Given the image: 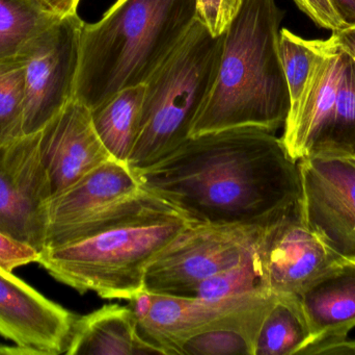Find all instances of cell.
<instances>
[{
	"label": "cell",
	"instance_id": "6da1fadb",
	"mask_svg": "<svg viewBox=\"0 0 355 355\" xmlns=\"http://www.w3.org/2000/svg\"><path fill=\"white\" fill-rule=\"evenodd\" d=\"M137 173L191 224L267 226L302 201L300 162L257 127L190 137Z\"/></svg>",
	"mask_w": 355,
	"mask_h": 355
},
{
	"label": "cell",
	"instance_id": "7a4b0ae2",
	"mask_svg": "<svg viewBox=\"0 0 355 355\" xmlns=\"http://www.w3.org/2000/svg\"><path fill=\"white\" fill-rule=\"evenodd\" d=\"M190 224L144 189L85 223L67 245L40 252L37 263L79 293L130 300L145 290L150 263Z\"/></svg>",
	"mask_w": 355,
	"mask_h": 355
},
{
	"label": "cell",
	"instance_id": "3957f363",
	"mask_svg": "<svg viewBox=\"0 0 355 355\" xmlns=\"http://www.w3.org/2000/svg\"><path fill=\"white\" fill-rule=\"evenodd\" d=\"M198 19L196 0H116L81 31L73 99L94 110L143 85Z\"/></svg>",
	"mask_w": 355,
	"mask_h": 355
},
{
	"label": "cell",
	"instance_id": "277c9868",
	"mask_svg": "<svg viewBox=\"0 0 355 355\" xmlns=\"http://www.w3.org/2000/svg\"><path fill=\"white\" fill-rule=\"evenodd\" d=\"M284 16L275 0H242L225 31L216 81L191 137L236 127L275 133L285 124L290 96L279 53Z\"/></svg>",
	"mask_w": 355,
	"mask_h": 355
},
{
	"label": "cell",
	"instance_id": "5b68a950",
	"mask_svg": "<svg viewBox=\"0 0 355 355\" xmlns=\"http://www.w3.org/2000/svg\"><path fill=\"white\" fill-rule=\"evenodd\" d=\"M225 33L214 37L196 19L176 49L146 83L139 135L129 158L141 170L191 137L216 81Z\"/></svg>",
	"mask_w": 355,
	"mask_h": 355
},
{
	"label": "cell",
	"instance_id": "8992f818",
	"mask_svg": "<svg viewBox=\"0 0 355 355\" xmlns=\"http://www.w3.org/2000/svg\"><path fill=\"white\" fill-rule=\"evenodd\" d=\"M265 226L190 224L150 263L145 289L193 297L196 288L250 258Z\"/></svg>",
	"mask_w": 355,
	"mask_h": 355
},
{
	"label": "cell",
	"instance_id": "52a82bcc",
	"mask_svg": "<svg viewBox=\"0 0 355 355\" xmlns=\"http://www.w3.org/2000/svg\"><path fill=\"white\" fill-rule=\"evenodd\" d=\"M83 25L77 13L60 17L20 56L25 66V135L39 133L73 99Z\"/></svg>",
	"mask_w": 355,
	"mask_h": 355
},
{
	"label": "cell",
	"instance_id": "ba28073f",
	"mask_svg": "<svg viewBox=\"0 0 355 355\" xmlns=\"http://www.w3.org/2000/svg\"><path fill=\"white\" fill-rule=\"evenodd\" d=\"M275 294H248L223 299L152 293L149 314L139 321L141 335L166 354H177V346L202 331L221 327L260 329Z\"/></svg>",
	"mask_w": 355,
	"mask_h": 355
},
{
	"label": "cell",
	"instance_id": "9c48e42d",
	"mask_svg": "<svg viewBox=\"0 0 355 355\" xmlns=\"http://www.w3.org/2000/svg\"><path fill=\"white\" fill-rule=\"evenodd\" d=\"M300 171L304 222L329 249L355 261V158H304Z\"/></svg>",
	"mask_w": 355,
	"mask_h": 355
},
{
	"label": "cell",
	"instance_id": "30bf717a",
	"mask_svg": "<svg viewBox=\"0 0 355 355\" xmlns=\"http://www.w3.org/2000/svg\"><path fill=\"white\" fill-rule=\"evenodd\" d=\"M39 139L40 131L0 145V231L41 252L51 191Z\"/></svg>",
	"mask_w": 355,
	"mask_h": 355
},
{
	"label": "cell",
	"instance_id": "8fae6325",
	"mask_svg": "<svg viewBox=\"0 0 355 355\" xmlns=\"http://www.w3.org/2000/svg\"><path fill=\"white\" fill-rule=\"evenodd\" d=\"M257 251L267 286L275 295H297L311 281L345 260L309 229L302 201L263 229Z\"/></svg>",
	"mask_w": 355,
	"mask_h": 355
},
{
	"label": "cell",
	"instance_id": "7c38bea8",
	"mask_svg": "<svg viewBox=\"0 0 355 355\" xmlns=\"http://www.w3.org/2000/svg\"><path fill=\"white\" fill-rule=\"evenodd\" d=\"M143 191L139 174L128 164L105 160L48 200L44 249L66 245L85 223Z\"/></svg>",
	"mask_w": 355,
	"mask_h": 355
},
{
	"label": "cell",
	"instance_id": "4fadbf2b",
	"mask_svg": "<svg viewBox=\"0 0 355 355\" xmlns=\"http://www.w3.org/2000/svg\"><path fill=\"white\" fill-rule=\"evenodd\" d=\"M77 316L0 268V336L37 355L66 354Z\"/></svg>",
	"mask_w": 355,
	"mask_h": 355
},
{
	"label": "cell",
	"instance_id": "5bb4252c",
	"mask_svg": "<svg viewBox=\"0 0 355 355\" xmlns=\"http://www.w3.org/2000/svg\"><path fill=\"white\" fill-rule=\"evenodd\" d=\"M345 52L321 40L302 95L290 106L282 141L294 160L321 156L335 112Z\"/></svg>",
	"mask_w": 355,
	"mask_h": 355
},
{
	"label": "cell",
	"instance_id": "9a60e30c",
	"mask_svg": "<svg viewBox=\"0 0 355 355\" xmlns=\"http://www.w3.org/2000/svg\"><path fill=\"white\" fill-rule=\"evenodd\" d=\"M39 147L51 198L112 158L94 127L91 110L75 99L40 131Z\"/></svg>",
	"mask_w": 355,
	"mask_h": 355
},
{
	"label": "cell",
	"instance_id": "2e32d148",
	"mask_svg": "<svg viewBox=\"0 0 355 355\" xmlns=\"http://www.w3.org/2000/svg\"><path fill=\"white\" fill-rule=\"evenodd\" d=\"M295 296L312 331V341L348 336L355 327V261H342Z\"/></svg>",
	"mask_w": 355,
	"mask_h": 355
},
{
	"label": "cell",
	"instance_id": "e0dca14e",
	"mask_svg": "<svg viewBox=\"0 0 355 355\" xmlns=\"http://www.w3.org/2000/svg\"><path fill=\"white\" fill-rule=\"evenodd\" d=\"M67 355L166 354L146 339L130 306L108 304L77 317Z\"/></svg>",
	"mask_w": 355,
	"mask_h": 355
},
{
	"label": "cell",
	"instance_id": "ac0fdd59",
	"mask_svg": "<svg viewBox=\"0 0 355 355\" xmlns=\"http://www.w3.org/2000/svg\"><path fill=\"white\" fill-rule=\"evenodd\" d=\"M146 83L126 88L91 110L97 135L114 160L128 164L139 135Z\"/></svg>",
	"mask_w": 355,
	"mask_h": 355
},
{
	"label": "cell",
	"instance_id": "d6986e66",
	"mask_svg": "<svg viewBox=\"0 0 355 355\" xmlns=\"http://www.w3.org/2000/svg\"><path fill=\"white\" fill-rule=\"evenodd\" d=\"M313 333L295 295H277L254 340V355H300Z\"/></svg>",
	"mask_w": 355,
	"mask_h": 355
},
{
	"label": "cell",
	"instance_id": "ffe728a7",
	"mask_svg": "<svg viewBox=\"0 0 355 355\" xmlns=\"http://www.w3.org/2000/svg\"><path fill=\"white\" fill-rule=\"evenodd\" d=\"M60 17L44 0H0V62L20 58Z\"/></svg>",
	"mask_w": 355,
	"mask_h": 355
},
{
	"label": "cell",
	"instance_id": "44dd1931",
	"mask_svg": "<svg viewBox=\"0 0 355 355\" xmlns=\"http://www.w3.org/2000/svg\"><path fill=\"white\" fill-rule=\"evenodd\" d=\"M321 156L355 158V60L346 52L333 121Z\"/></svg>",
	"mask_w": 355,
	"mask_h": 355
},
{
	"label": "cell",
	"instance_id": "7402d4cb",
	"mask_svg": "<svg viewBox=\"0 0 355 355\" xmlns=\"http://www.w3.org/2000/svg\"><path fill=\"white\" fill-rule=\"evenodd\" d=\"M25 66L22 58L0 62V145L24 137Z\"/></svg>",
	"mask_w": 355,
	"mask_h": 355
},
{
	"label": "cell",
	"instance_id": "603a6c76",
	"mask_svg": "<svg viewBox=\"0 0 355 355\" xmlns=\"http://www.w3.org/2000/svg\"><path fill=\"white\" fill-rule=\"evenodd\" d=\"M248 294H273L267 286L257 249L239 264L200 283L193 297L223 299Z\"/></svg>",
	"mask_w": 355,
	"mask_h": 355
},
{
	"label": "cell",
	"instance_id": "cb8c5ba5",
	"mask_svg": "<svg viewBox=\"0 0 355 355\" xmlns=\"http://www.w3.org/2000/svg\"><path fill=\"white\" fill-rule=\"evenodd\" d=\"M259 329L252 327H216L191 336L177 346V354L254 355Z\"/></svg>",
	"mask_w": 355,
	"mask_h": 355
},
{
	"label": "cell",
	"instance_id": "d4e9b609",
	"mask_svg": "<svg viewBox=\"0 0 355 355\" xmlns=\"http://www.w3.org/2000/svg\"><path fill=\"white\" fill-rule=\"evenodd\" d=\"M321 52V40H306L282 28L279 53L289 90L290 106L302 95L311 69Z\"/></svg>",
	"mask_w": 355,
	"mask_h": 355
},
{
	"label": "cell",
	"instance_id": "484cf974",
	"mask_svg": "<svg viewBox=\"0 0 355 355\" xmlns=\"http://www.w3.org/2000/svg\"><path fill=\"white\" fill-rule=\"evenodd\" d=\"M198 19L214 37L225 33L241 8L242 0H196Z\"/></svg>",
	"mask_w": 355,
	"mask_h": 355
},
{
	"label": "cell",
	"instance_id": "4316f807",
	"mask_svg": "<svg viewBox=\"0 0 355 355\" xmlns=\"http://www.w3.org/2000/svg\"><path fill=\"white\" fill-rule=\"evenodd\" d=\"M40 251L35 248L12 239L0 231V268L8 272L31 263L37 262Z\"/></svg>",
	"mask_w": 355,
	"mask_h": 355
},
{
	"label": "cell",
	"instance_id": "83f0119b",
	"mask_svg": "<svg viewBox=\"0 0 355 355\" xmlns=\"http://www.w3.org/2000/svg\"><path fill=\"white\" fill-rule=\"evenodd\" d=\"M296 6L304 12L317 26L327 31H337L346 25L338 16L329 0H293Z\"/></svg>",
	"mask_w": 355,
	"mask_h": 355
},
{
	"label": "cell",
	"instance_id": "f1b7e54d",
	"mask_svg": "<svg viewBox=\"0 0 355 355\" xmlns=\"http://www.w3.org/2000/svg\"><path fill=\"white\" fill-rule=\"evenodd\" d=\"M355 355V340L342 337L314 340L300 352V355Z\"/></svg>",
	"mask_w": 355,
	"mask_h": 355
},
{
	"label": "cell",
	"instance_id": "f546056e",
	"mask_svg": "<svg viewBox=\"0 0 355 355\" xmlns=\"http://www.w3.org/2000/svg\"><path fill=\"white\" fill-rule=\"evenodd\" d=\"M327 42L334 47L343 50L355 60V25L334 31Z\"/></svg>",
	"mask_w": 355,
	"mask_h": 355
},
{
	"label": "cell",
	"instance_id": "4dcf8cb0",
	"mask_svg": "<svg viewBox=\"0 0 355 355\" xmlns=\"http://www.w3.org/2000/svg\"><path fill=\"white\" fill-rule=\"evenodd\" d=\"M129 302H130V308L132 310L137 322H139L148 316L151 310L152 293L145 289Z\"/></svg>",
	"mask_w": 355,
	"mask_h": 355
},
{
	"label": "cell",
	"instance_id": "1f68e13d",
	"mask_svg": "<svg viewBox=\"0 0 355 355\" xmlns=\"http://www.w3.org/2000/svg\"><path fill=\"white\" fill-rule=\"evenodd\" d=\"M346 26L355 25V0H329Z\"/></svg>",
	"mask_w": 355,
	"mask_h": 355
},
{
	"label": "cell",
	"instance_id": "d6a6232c",
	"mask_svg": "<svg viewBox=\"0 0 355 355\" xmlns=\"http://www.w3.org/2000/svg\"><path fill=\"white\" fill-rule=\"evenodd\" d=\"M52 10L60 16L76 14L80 0H44Z\"/></svg>",
	"mask_w": 355,
	"mask_h": 355
},
{
	"label": "cell",
	"instance_id": "836d02e7",
	"mask_svg": "<svg viewBox=\"0 0 355 355\" xmlns=\"http://www.w3.org/2000/svg\"><path fill=\"white\" fill-rule=\"evenodd\" d=\"M0 354L33 355L35 354H33V352H31V350L26 349V348L20 347V346H18V345L6 346V345H2V344H0Z\"/></svg>",
	"mask_w": 355,
	"mask_h": 355
}]
</instances>
